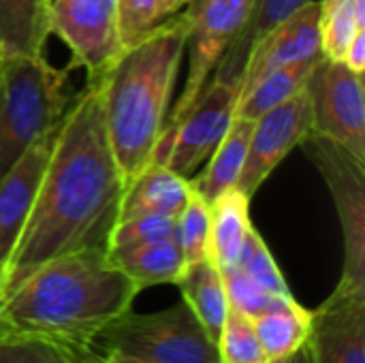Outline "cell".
<instances>
[{
	"label": "cell",
	"mask_w": 365,
	"mask_h": 363,
	"mask_svg": "<svg viewBox=\"0 0 365 363\" xmlns=\"http://www.w3.org/2000/svg\"><path fill=\"white\" fill-rule=\"evenodd\" d=\"M124 193L126 178L105 128L101 77L88 79L56 126L49 163L9 259L0 297L56 257L107 250Z\"/></svg>",
	"instance_id": "cell-1"
},
{
	"label": "cell",
	"mask_w": 365,
	"mask_h": 363,
	"mask_svg": "<svg viewBox=\"0 0 365 363\" xmlns=\"http://www.w3.org/2000/svg\"><path fill=\"white\" fill-rule=\"evenodd\" d=\"M139 287L107 250L56 257L0 297V334H24L90 349L96 336L133 310Z\"/></svg>",
	"instance_id": "cell-2"
},
{
	"label": "cell",
	"mask_w": 365,
	"mask_h": 363,
	"mask_svg": "<svg viewBox=\"0 0 365 363\" xmlns=\"http://www.w3.org/2000/svg\"><path fill=\"white\" fill-rule=\"evenodd\" d=\"M184 49L186 19L175 13L139 43L126 47L101 77L105 128L126 184L154 158Z\"/></svg>",
	"instance_id": "cell-3"
},
{
	"label": "cell",
	"mask_w": 365,
	"mask_h": 363,
	"mask_svg": "<svg viewBox=\"0 0 365 363\" xmlns=\"http://www.w3.org/2000/svg\"><path fill=\"white\" fill-rule=\"evenodd\" d=\"M68 68L58 71L45 56H2L0 60V175L26 150L49 135L73 96Z\"/></svg>",
	"instance_id": "cell-4"
},
{
	"label": "cell",
	"mask_w": 365,
	"mask_h": 363,
	"mask_svg": "<svg viewBox=\"0 0 365 363\" xmlns=\"http://www.w3.org/2000/svg\"><path fill=\"white\" fill-rule=\"evenodd\" d=\"M92 351L150 363H222L218 342L205 332L186 302L150 315L128 310L96 336Z\"/></svg>",
	"instance_id": "cell-5"
},
{
	"label": "cell",
	"mask_w": 365,
	"mask_h": 363,
	"mask_svg": "<svg viewBox=\"0 0 365 363\" xmlns=\"http://www.w3.org/2000/svg\"><path fill=\"white\" fill-rule=\"evenodd\" d=\"M252 6L255 0H188L180 11L186 19L184 56H188V68L184 88L167 116L165 131L175 126L192 109L220 58L248 21Z\"/></svg>",
	"instance_id": "cell-6"
},
{
	"label": "cell",
	"mask_w": 365,
	"mask_h": 363,
	"mask_svg": "<svg viewBox=\"0 0 365 363\" xmlns=\"http://www.w3.org/2000/svg\"><path fill=\"white\" fill-rule=\"evenodd\" d=\"M302 145L325 178L338 210L344 237V265L338 285L365 291V160L312 131Z\"/></svg>",
	"instance_id": "cell-7"
},
{
	"label": "cell",
	"mask_w": 365,
	"mask_h": 363,
	"mask_svg": "<svg viewBox=\"0 0 365 363\" xmlns=\"http://www.w3.org/2000/svg\"><path fill=\"white\" fill-rule=\"evenodd\" d=\"M237 98L240 86L210 79L192 109L160 135L152 163L167 165L173 173L190 180L231 128Z\"/></svg>",
	"instance_id": "cell-8"
},
{
	"label": "cell",
	"mask_w": 365,
	"mask_h": 363,
	"mask_svg": "<svg viewBox=\"0 0 365 363\" xmlns=\"http://www.w3.org/2000/svg\"><path fill=\"white\" fill-rule=\"evenodd\" d=\"M306 90L312 105V133L365 160L364 75L351 71L342 60L323 56Z\"/></svg>",
	"instance_id": "cell-9"
},
{
	"label": "cell",
	"mask_w": 365,
	"mask_h": 363,
	"mask_svg": "<svg viewBox=\"0 0 365 363\" xmlns=\"http://www.w3.org/2000/svg\"><path fill=\"white\" fill-rule=\"evenodd\" d=\"M51 34L71 51V64L103 77L122 56L118 0H51Z\"/></svg>",
	"instance_id": "cell-10"
},
{
	"label": "cell",
	"mask_w": 365,
	"mask_h": 363,
	"mask_svg": "<svg viewBox=\"0 0 365 363\" xmlns=\"http://www.w3.org/2000/svg\"><path fill=\"white\" fill-rule=\"evenodd\" d=\"M310 131L312 105L308 90L304 88L252 122L246 163L235 188L252 199L272 171L289 156L293 148L302 145Z\"/></svg>",
	"instance_id": "cell-11"
},
{
	"label": "cell",
	"mask_w": 365,
	"mask_h": 363,
	"mask_svg": "<svg viewBox=\"0 0 365 363\" xmlns=\"http://www.w3.org/2000/svg\"><path fill=\"white\" fill-rule=\"evenodd\" d=\"M321 17V0H310L295 13L284 17L280 24L269 28L265 34H261L248 51L240 79V94H244L257 81L278 68L323 53Z\"/></svg>",
	"instance_id": "cell-12"
},
{
	"label": "cell",
	"mask_w": 365,
	"mask_h": 363,
	"mask_svg": "<svg viewBox=\"0 0 365 363\" xmlns=\"http://www.w3.org/2000/svg\"><path fill=\"white\" fill-rule=\"evenodd\" d=\"M308 347L314 363H365V291L338 285L312 310Z\"/></svg>",
	"instance_id": "cell-13"
},
{
	"label": "cell",
	"mask_w": 365,
	"mask_h": 363,
	"mask_svg": "<svg viewBox=\"0 0 365 363\" xmlns=\"http://www.w3.org/2000/svg\"><path fill=\"white\" fill-rule=\"evenodd\" d=\"M53 135L56 128L26 150L24 156L0 175V287L9 259L34 205L45 167L49 163Z\"/></svg>",
	"instance_id": "cell-14"
},
{
	"label": "cell",
	"mask_w": 365,
	"mask_h": 363,
	"mask_svg": "<svg viewBox=\"0 0 365 363\" xmlns=\"http://www.w3.org/2000/svg\"><path fill=\"white\" fill-rule=\"evenodd\" d=\"M190 195L192 190L186 178L173 173L167 165L150 163L135 180L126 184L118 220L145 214L178 218Z\"/></svg>",
	"instance_id": "cell-15"
},
{
	"label": "cell",
	"mask_w": 365,
	"mask_h": 363,
	"mask_svg": "<svg viewBox=\"0 0 365 363\" xmlns=\"http://www.w3.org/2000/svg\"><path fill=\"white\" fill-rule=\"evenodd\" d=\"M107 255L113 265L139 287V291L158 285H178L186 270V261L175 235L120 250H109Z\"/></svg>",
	"instance_id": "cell-16"
},
{
	"label": "cell",
	"mask_w": 365,
	"mask_h": 363,
	"mask_svg": "<svg viewBox=\"0 0 365 363\" xmlns=\"http://www.w3.org/2000/svg\"><path fill=\"white\" fill-rule=\"evenodd\" d=\"M252 122L255 120L235 118L231 128L227 131V135L214 150V154L207 158L205 169L188 180L192 195L203 199L207 205L220 195H225L227 190L237 186V180L242 175L246 154H248Z\"/></svg>",
	"instance_id": "cell-17"
},
{
	"label": "cell",
	"mask_w": 365,
	"mask_h": 363,
	"mask_svg": "<svg viewBox=\"0 0 365 363\" xmlns=\"http://www.w3.org/2000/svg\"><path fill=\"white\" fill-rule=\"evenodd\" d=\"M51 34V0H0V53L43 56Z\"/></svg>",
	"instance_id": "cell-18"
},
{
	"label": "cell",
	"mask_w": 365,
	"mask_h": 363,
	"mask_svg": "<svg viewBox=\"0 0 365 363\" xmlns=\"http://www.w3.org/2000/svg\"><path fill=\"white\" fill-rule=\"evenodd\" d=\"M257 338L267 359H289L310 336L312 310L299 306L295 297H280L252 317Z\"/></svg>",
	"instance_id": "cell-19"
},
{
	"label": "cell",
	"mask_w": 365,
	"mask_h": 363,
	"mask_svg": "<svg viewBox=\"0 0 365 363\" xmlns=\"http://www.w3.org/2000/svg\"><path fill=\"white\" fill-rule=\"evenodd\" d=\"M210 259L218 265V270L233 267L237 265L248 233L252 231L250 197L237 188H231L210 203Z\"/></svg>",
	"instance_id": "cell-20"
},
{
	"label": "cell",
	"mask_w": 365,
	"mask_h": 363,
	"mask_svg": "<svg viewBox=\"0 0 365 363\" xmlns=\"http://www.w3.org/2000/svg\"><path fill=\"white\" fill-rule=\"evenodd\" d=\"M175 287H180L182 291V302H186L205 332L218 342L220 329L231 308L218 265L212 259L186 265Z\"/></svg>",
	"instance_id": "cell-21"
},
{
	"label": "cell",
	"mask_w": 365,
	"mask_h": 363,
	"mask_svg": "<svg viewBox=\"0 0 365 363\" xmlns=\"http://www.w3.org/2000/svg\"><path fill=\"white\" fill-rule=\"evenodd\" d=\"M306 2H310V0H255L248 21L244 24L242 32L235 36V41L229 45V49L220 58L212 79L240 86L242 71H244V64H246L252 43L261 34H265L269 28L280 24L284 17H289L291 13L302 9Z\"/></svg>",
	"instance_id": "cell-22"
},
{
	"label": "cell",
	"mask_w": 365,
	"mask_h": 363,
	"mask_svg": "<svg viewBox=\"0 0 365 363\" xmlns=\"http://www.w3.org/2000/svg\"><path fill=\"white\" fill-rule=\"evenodd\" d=\"M323 53L312 56L308 60H299L295 64H289L284 68H278L269 75H265L261 81H257L250 90L240 94L237 107H235V118L244 120H257L269 109L282 105L291 96H295L299 90L306 88L312 71L321 62Z\"/></svg>",
	"instance_id": "cell-23"
},
{
	"label": "cell",
	"mask_w": 365,
	"mask_h": 363,
	"mask_svg": "<svg viewBox=\"0 0 365 363\" xmlns=\"http://www.w3.org/2000/svg\"><path fill=\"white\" fill-rule=\"evenodd\" d=\"M0 363H98V355L51 338L0 334Z\"/></svg>",
	"instance_id": "cell-24"
},
{
	"label": "cell",
	"mask_w": 365,
	"mask_h": 363,
	"mask_svg": "<svg viewBox=\"0 0 365 363\" xmlns=\"http://www.w3.org/2000/svg\"><path fill=\"white\" fill-rule=\"evenodd\" d=\"M365 30V0H340L321 17V51L342 60L357 32Z\"/></svg>",
	"instance_id": "cell-25"
},
{
	"label": "cell",
	"mask_w": 365,
	"mask_h": 363,
	"mask_svg": "<svg viewBox=\"0 0 365 363\" xmlns=\"http://www.w3.org/2000/svg\"><path fill=\"white\" fill-rule=\"evenodd\" d=\"M173 235L182 248L186 265L210 259V235H212L210 205L197 195H190L186 208L175 218Z\"/></svg>",
	"instance_id": "cell-26"
},
{
	"label": "cell",
	"mask_w": 365,
	"mask_h": 363,
	"mask_svg": "<svg viewBox=\"0 0 365 363\" xmlns=\"http://www.w3.org/2000/svg\"><path fill=\"white\" fill-rule=\"evenodd\" d=\"M218 351L222 363H263L267 362L255 332L252 317L229 308L225 325L218 336Z\"/></svg>",
	"instance_id": "cell-27"
},
{
	"label": "cell",
	"mask_w": 365,
	"mask_h": 363,
	"mask_svg": "<svg viewBox=\"0 0 365 363\" xmlns=\"http://www.w3.org/2000/svg\"><path fill=\"white\" fill-rule=\"evenodd\" d=\"M237 267H242L261 289H265L274 297H291V289L284 280V274L280 272L272 250L267 248L261 233L252 227L248 233V240L242 248V255L237 259Z\"/></svg>",
	"instance_id": "cell-28"
},
{
	"label": "cell",
	"mask_w": 365,
	"mask_h": 363,
	"mask_svg": "<svg viewBox=\"0 0 365 363\" xmlns=\"http://www.w3.org/2000/svg\"><path fill=\"white\" fill-rule=\"evenodd\" d=\"M173 233H175V218H169V216L145 214V216L124 218V220H118V225L113 227L109 244H107V252L145 244V242L165 240V237H171Z\"/></svg>",
	"instance_id": "cell-29"
},
{
	"label": "cell",
	"mask_w": 365,
	"mask_h": 363,
	"mask_svg": "<svg viewBox=\"0 0 365 363\" xmlns=\"http://www.w3.org/2000/svg\"><path fill=\"white\" fill-rule=\"evenodd\" d=\"M118 21L122 47L139 43L150 34L160 19V0H118Z\"/></svg>",
	"instance_id": "cell-30"
},
{
	"label": "cell",
	"mask_w": 365,
	"mask_h": 363,
	"mask_svg": "<svg viewBox=\"0 0 365 363\" xmlns=\"http://www.w3.org/2000/svg\"><path fill=\"white\" fill-rule=\"evenodd\" d=\"M222 272V280H225V289H227V297H229V306L248 315V317H257L259 312H263L272 302L280 300L269 295L265 289H261L242 267L233 265Z\"/></svg>",
	"instance_id": "cell-31"
},
{
	"label": "cell",
	"mask_w": 365,
	"mask_h": 363,
	"mask_svg": "<svg viewBox=\"0 0 365 363\" xmlns=\"http://www.w3.org/2000/svg\"><path fill=\"white\" fill-rule=\"evenodd\" d=\"M342 62L351 68V71H355V73H359V75H364L365 71V30L361 32H357L355 34V39L351 41V45H349V49H346V53H344V58H342Z\"/></svg>",
	"instance_id": "cell-32"
},
{
	"label": "cell",
	"mask_w": 365,
	"mask_h": 363,
	"mask_svg": "<svg viewBox=\"0 0 365 363\" xmlns=\"http://www.w3.org/2000/svg\"><path fill=\"white\" fill-rule=\"evenodd\" d=\"M188 0H160V19H169L186 6Z\"/></svg>",
	"instance_id": "cell-33"
},
{
	"label": "cell",
	"mask_w": 365,
	"mask_h": 363,
	"mask_svg": "<svg viewBox=\"0 0 365 363\" xmlns=\"http://www.w3.org/2000/svg\"><path fill=\"white\" fill-rule=\"evenodd\" d=\"M98 363H150V362L135 359V357H126V355H118V353H107V355H98Z\"/></svg>",
	"instance_id": "cell-34"
},
{
	"label": "cell",
	"mask_w": 365,
	"mask_h": 363,
	"mask_svg": "<svg viewBox=\"0 0 365 363\" xmlns=\"http://www.w3.org/2000/svg\"><path fill=\"white\" fill-rule=\"evenodd\" d=\"M287 363H314V359H312V353H310V347H308V342L299 349V351H295L289 359H287Z\"/></svg>",
	"instance_id": "cell-35"
},
{
	"label": "cell",
	"mask_w": 365,
	"mask_h": 363,
	"mask_svg": "<svg viewBox=\"0 0 365 363\" xmlns=\"http://www.w3.org/2000/svg\"><path fill=\"white\" fill-rule=\"evenodd\" d=\"M338 2H340V0H321V9H323V13H325V11H329V9H331L334 4H338Z\"/></svg>",
	"instance_id": "cell-36"
},
{
	"label": "cell",
	"mask_w": 365,
	"mask_h": 363,
	"mask_svg": "<svg viewBox=\"0 0 365 363\" xmlns=\"http://www.w3.org/2000/svg\"><path fill=\"white\" fill-rule=\"evenodd\" d=\"M263 363H287V359H267V362Z\"/></svg>",
	"instance_id": "cell-37"
},
{
	"label": "cell",
	"mask_w": 365,
	"mask_h": 363,
	"mask_svg": "<svg viewBox=\"0 0 365 363\" xmlns=\"http://www.w3.org/2000/svg\"><path fill=\"white\" fill-rule=\"evenodd\" d=\"M0 60H2V53H0Z\"/></svg>",
	"instance_id": "cell-38"
}]
</instances>
